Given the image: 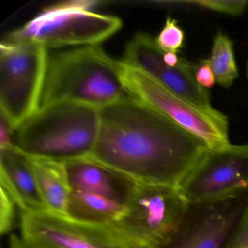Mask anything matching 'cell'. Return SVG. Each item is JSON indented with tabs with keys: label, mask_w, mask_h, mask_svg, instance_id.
<instances>
[{
	"label": "cell",
	"mask_w": 248,
	"mask_h": 248,
	"mask_svg": "<svg viewBox=\"0 0 248 248\" xmlns=\"http://www.w3.org/2000/svg\"><path fill=\"white\" fill-rule=\"evenodd\" d=\"M176 9L205 11L229 16H239L248 7L247 0H178Z\"/></svg>",
	"instance_id": "e0dca14e"
},
{
	"label": "cell",
	"mask_w": 248,
	"mask_h": 248,
	"mask_svg": "<svg viewBox=\"0 0 248 248\" xmlns=\"http://www.w3.org/2000/svg\"><path fill=\"white\" fill-rule=\"evenodd\" d=\"M99 125L98 108L75 103L50 104L16 128L13 145L31 157L65 163L91 156Z\"/></svg>",
	"instance_id": "3957f363"
},
{
	"label": "cell",
	"mask_w": 248,
	"mask_h": 248,
	"mask_svg": "<svg viewBox=\"0 0 248 248\" xmlns=\"http://www.w3.org/2000/svg\"><path fill=\"white\" fill-rule=\"evenodd\" d=\"M91 159L133 181L179 187L210 148L128 95L99 109Z\"/></svg>",
	"instance_id": "6da1fadb"
},
{
	"label": "cell",
	"mask_w": 248,
	"mask_h": 248,
	"mask_svg": "<svg viewBox=\"0 0 248 248\" xmlns=\"http://www.w3.org/2000/svg\"><path fill=\"white\" fill-rule=\"evenodd\" d=\"M208 61L216 83L223 88L232 87L239 77V70L233 41L222 31H218L213 38Z\"/></svg>",
	"instance_id": "2e32d148"
},
{
	"label": "cell",
	"mask_w": 248,
	"mask_h": 248,
	"mask_svg": "<svg viewBox=\"0 0 248 248\" xmlns=\"http://www.w3.org/2000/svg\"><path fill=\"white\" fill-rule=\"evenodd\" d=\"M246 72H247V78H248V61H247Z\"/></svg>",
	"instance_id": "d4e9b609"
},
{
	"label": "cell",
	"mask_w": 248,
	"mask_h": 248,
	"mask_svg": "<svg viewBox=\"0 0 248 248\" xmlns=\"http://www.w3.org/2000/svg\"><path fill=\"white\" fill-rule=\"evenodd\" d=\"M14 129L8 120L1 114L0 120V149L13 146Z\"/></svg>",
	"instance_id": "7402d4cb"
},
{
	"label": "cell",
	"mask_w": 248,
	"mask_h": 248,
	"mask_svg": "<svg viewBox=\"0 0 248 248\" xmlns=\"http://www.w3.org/2000/svg\"><path fill=\"white\" fill-rule=\"evenodd\" d=\"M179 187L135 181L114 229L137 248H156L175 233L188 207Z\"/></svg>",
	"instance_id": "5b68a950"
},
{
	"label": "cell",
	"mask_w": 248,
	"mask_h": 248,
	"mask_svg": "<svg viewBox=\"0 0 248 248\" xmlns=\"http://www.w3.org/2000/svg\"><path fill=\"white\" fill-rule=\"evenodd\" d=\"M9 248H29L16 234L11 235L9 239Z\"/></svg>",
	"instance_id": "cb8c5ba5"
},
{
	"label": "cell",
	"mask_w": 248,
	"mask_h": 248,
	"mask_svg": "<svg viewBox=\"0 0 248 248\" xmlns=\"http://www.w3.org/2000/svg\"><path fill=\"white\" fill-rule=\"evenodd\" d=\"M197 65L195 71L196 82L204 89L213 88L216 83V79L208 59H200Z\"/></svg>",
	"instance_id": "ffe728a7"
},
{
	"label": "cell",
	"mask_w": 248,
	"mask_h": 248,
	"mask_svg": "<svg viewBox=\"0 0 248 248\" xmlns=\"http://www.w3.org/2000/svg\"><path fill=\"white\" fill-rule=\"evenodd\" d=\"M48 56L34 42L0 45L1 114L14 130L40 108Z\"/></svg>",
	"instance_id": "52a82bcc"
},
{
	"label": "cell",
	"mask_w": 248,
	"mask_h": 248,
	"mask_svg": "<svg viewBox=\"0 0 248 248\" xmlns=\"http://www.w3.org/2000/svg\"><path fill=\"white\" fill-rule=\"evenodd\" d=\"M72 190L87 191L126 204L135 181L91 157L65 162Z\"/></svg>",
	"instance_id": "4fadbf2b"
},
{
	"label": "cell",
	"mask_w": 248,
	"mask_h": 248,
	"mask_svg": "<svg viewBox=\"0 0 248 248\" xmlns=\"http://www.w3.org/2000/svg\"><path fill=\"white\" fill-rule=\"evenodd\" d=\"M227 248H248V214Z\"/></svg>",
	"instance_id": "44dd1931"
},
{
	"label": "cell",
	"mask_w": 248,
	"mask_h": 248,
	"mask_svg": "<svg viewBox=\"0 0 248 248\" xmlns=\"http://www.w3.org/2000/svg\"><path fill=\"white\" fill-rule=\"evenodd\" d=\"M125 204L87 191L72 190L67 218L95 225H111L125 212Z\"/></svg>",
	"instance_id": "9a60e30c"
},
{
	"label": "cell",
	"mask_w": 248,
	"mask_h": 248,
	"mask_svg": "<svg viewBox=\"0 0 248 248\" xmlns=\"http://www.w3.org/2000/svg\"><path fill=\"white\" fill-rule=\"evenodd\" d=\"M22 241L29 248H137L112 225L74 221L50 212H21Z\"/></svg>",
	"instance_id": "9c48e42d"
},
{
	"label": "cell",
	"mask_w": 248,
	"mask_h": 248,
	"mask_svg": "<svg viewBox=\"0 0 248 248\" xmlns=\"http://www.w3.org/2000/svg\"><path fill=\"white\" fill-rule=\"evenodd\" d=\"M155 43L164 53L178 54L185 43V33L175 18L167 17L164 27L155 38Z\"/></svg>",
	"instance_id": "ac0fdd59"
},
{
	"label": "cell",
	"mask_w": 248,
	"mask_h": 248,
	"mask_svg": "<svg viewBox=\"0 0 248 248\" xmlns=\"http://www.w3.org/2000/svg\"><path fill=\"white\" fill-rule=\"evenodd\" d=\"M31 157L37 185L50 213L67 217L71 188L63 162Z\"/></svg>",
	"instance_id": "5bb4252c"
},
{
	"label": "cell",
	"mask_w": 248,
	"mask_h": 248,
	"mask_svg": "<svg viewBox=\"0 0 248 248\" xmlns=\"http://www.w3.org/2000/svg\"><path fill=\"white\" fill-rule=\"evenodd\" d=\"M164 52L156 46L150 34L140 32L127 43L121 62L141 69L159 83L197 107L210 112L218 110L213 107L210 91L197 84V63L181 58L179 64L170 67L164 62Z\"/></svg>",
	"instance_id": "8fae6325"
},
{
	"label": "cell",
	"mask_w": 248,
	"mask_h": 248,
	"mask_svg": "<svg viewBox=\"0 0 248 248\" xmlns=\"http://www.w3.org/2000/svg\"><path fill=\"white\" fill-rule=\"evenodd\" d=\"M163 60L168 66H170V67H175L179 64L181 58L178 57L177 53H164Z\"/></svg>",
	"instance_id": "603a6c76"
},
{
	"label": "cell",
	"mask_w": 248,
	"mask_h": 248,
	"mask_svg": "<svg viewBox=\"0 0 248 248\" xmlns=\"http://www.w3.org/2000/svg\"><path fill=\"white\" fill-rule=\"evenodd\" d=\"M97 1H67L44 8L5 42H34L48 47L96 46L121 29L120 18L93 12Z\"/></svg>",
	"instance_id": "277c9868"
},
{
	"label": "cell",
	"mask_w": 248,
	"mask_h": 248,
	"mask_svg": "<svg viewBox=\"0 0 248 248\" xmlns=\"http://www.w3.org/2000/svg\"><path fill=\"white\" fill-rule=\"evenodd\" d=\"M179 188L188 202L215 200L248 188V143L209 149Z\"/></svg>",
	"instance_id": "30bf717a"
},
{
	"label": "cell",
	"mask_w": 248,
	"mask_h": 248,
	"mask_svg": "<svg viewBox=\"0 0 248 248\" xmlns=\"http://www.w3.org/2000/svg\"><path fill=\"white\" fill-rule=\"evenodd\" d=\"M16 203L8 191L1 186V201H0V233L1 235L9 233L16 220Z\"/></svg>",
	"instance_id": "d6986e66"
},
{
	"label": "cell",
	"mask_w": 248,
	"mask_h": 248,
	"mask_svg": "<svg viewBox=\"0 0 248 248\" xmlns=\"http://www.w3.org/2000/svg\"><path fill=\"white\" fill-rule=\"evenodd\" d=\"M118 64L98 45L49 54L40 107L69 102L100 109L127 96Z\"/></svg>",
	"instance_id": "7a4b0ae2"
},
{
	"label": "cell",
	"mask_w": 248,
	"mask_h": 248,
	"mask_svg": "<svg viewBox=\"0 0 248 248\" xmlns=\"http://www.w3.org/2000/svg\"><path fill=\"white\" fill-rule=\"evenodd\" d=\"M0 165L1 186L11 194L21 212L48 211L30 156L13 145L0 149Z\"/></svg>",
	"instance_id": "7c38bea8"
},
{
	"label": "cell",
	"mask_w": 248,
	"mask_h": 248,
	"mask_svg": "<svg viewBox=\"0 0 248 248\" xmlns=\"http://www.w3.org/2000/svg\"><path fill=\"white\" fill-rule=\"evenodd\" d=\"M119 75L129 95L202 140L210 149L232 144L229 120L221 111L210 112L171 91L141 69L119 61Z\"/></svg>",
	"instance_id": "8992f818"
},
{
	"label": "cell",
	"mask_w": 248,
	"mask_h": 248,
	"mask_svg": "<svg viewBox=\"0 0 248 248\" xmlns=\"http://www.w3.org/2000/svg\"><path fill=\"white\" fill-rule=\"evenodd\" d=\"M248 214V188L189 202L178 230L156 248H227Z\"/></svg>",
	"instance_id": "ba28073f"
}]
</instances>
